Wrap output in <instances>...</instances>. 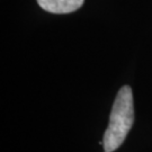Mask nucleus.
<instances>
[{
	"label": "nucleus",
	"mask_w": 152,
	"mask_h": 152,
	"mask_svg": "<svg viewBox=\"0 0 152 152\" xmlns=\"http://www.w3.org/2000/svg\"><path fill=\"white\" fill-rule=\"evenodd\" d=\"M134 122V106L132 89L129 86L122 87L117 92L112 107L109 124L104 133V150L113 152L122 145Z\"/></svg>",
	"instance_id": "obj_1"
},
{
	"label": "nucleus",
	"mask_w": 152,
	"mask_h": 152,
	"mask_svg": "<svg viewBox=\"0 0 152 152\" xmlns=\"http://www.w3.org/2000/svg\"><path fill=\"white\" fill-rule=\"evenodd\" d=\"M85 0H37L44 10L52 14H69L78 10Z\"/></svg>",
	"instance_id": "obj_2"
},
{
	"label": "nucleus",
	"mask_w": 152,
	"mask_h": 152,
	"mask_svg": "<svg viewBox=\"0 0 152 152\" xmlns=\"http://www.w3.org/2000/svg\"><path fill=\"white\" fill-rule=\"evenodd\" d=\"M105 152H106V151H105Z\"/></svg>",
	"instance_id": "obj_3"
}]
</instances>
